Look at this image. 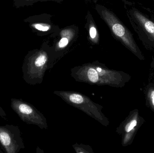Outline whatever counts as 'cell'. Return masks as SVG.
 <instances>
[{"instance_id":"6da1fadb","label":"cell","mask_w":154,"mask_h":153,"mask_svg":"<svg viewBox=\"0 0 154 153\" xmlns=\"http://www.w3.org/2000/svg\"><path fill=\"white\" fill-rule=\"evenodd\" d=\"M70 75L77 82L98 86L120 87L124 81L121 72L99 63H87L70 69Z\"/></svg>"},{"instance_id":"7a4b0ae2","label":"cell","mask_w":154,"mask_h":153,"mask_svg":"<svg viewBox=\"0 0 154 153\" xmlns=\"http://www.w3.org/2000/svg\"><path fill=\"white\" fill-rule=\"evenodd\" d=\"M52 66L46 52H29L24 57L22 66L23 80L30 85L41 84L46 72Z\"/></svg>"},{"instance_id":"3957f363","label":"cell","mask_w":154,"mask_h":153,"mask_svg":"<svg viewBox=\"0 0 154 153\" xmlns=\"http://www.w3.org/2000/svg\"><path fill=\"white\" fill-rule=\"evenodd\" d=\"M54 93L67 104L83 111L102 125L107 127L109 125V120L102 112L103 107L94 102L88 96L80 93L69 91H55Z\"/></svg>"},{"instance_id":"277c9868","label":"cell","mask_w":154,"mask_h":153,"mask_svg":"<svg viewBox=\"0 0 154 153\" xmlns=\"http://www.w3.org/2000/svg\"><path fill=\"white\" fill-rule=\"evenodd\" d=\"M128 16L140 40L146 48L154 49V19L134 7L128 11Z\"/></svg>"},{"instance_id":"5b68a950","label":"cell","mask_w":154,"mask_h":153,"mask_svg":"<svg viewBox=\"0 0 154 153\" xmlns=\"http://www.w3.org/2000/svg\"><path fill=\"white\" fill-rule=\"evenodd\" d=\"M11 107L23 122L35 125L41 129H48L46 117L32 104L21 99H11Z\"/></svg>"},{"instance_id":"8992f818","label":"cell","mask_w":154,"mask_h":153,"mask_svg":"<svg viewBox=\"0 0 154 153\" xmlns=\"http://www.w3.org/2000/svg\"><path fill=\"white\" fill-rule=\"evenodd\" d=\"M0 145L7 153H18L24 149L19 128L13 125H0Z\"/></svg>"},{"instance_id":"52a82bcc","label":"cell","mask_w":154,"mask_h":153,"mask_svg":"<svg viewBox=\"0 0 154 153\" xmlns=\"http://www.w3.org/2000/svg\"><path fill=\"white\" fill-rule=\"evenodd\" d=\"M105 14V18L106 19L115 36L136 55L139 58L142 57L141 50L131 31L112 13L109 12L107 13L106 12Z\"/></svg>"},{"instance_id":"ba28073f","label":"cell","mask_w":154,"mask_h":153,"mask_svg":"<svg viewBox=\"0 0 154 153\" xmlns=\"http://www.w3.org/2000/svg\"><path fill=\"white\" fill-rule=\"evenodd\" d=\"M73 148L75 149L76 153H93L92 148L89 146L85 145L79 144L76 143L73 146Z\"/></svg>"},{"instance_id":"9c48e42d","label":"cell","mask_w":154,"mask_h":153,"mask_svg":"<svg viewBox=\"0 0 154 153\" xmlns=\"http://www.w3.org/2000/svg\"><path fill=\"white\" fill-rule=\"evenodd\" d=\"M137 125V120H135V119L131 120L130 122L128 123L125 126V132H126V133H129Z\"/></svg>"},{"instance_id":"30bf717a","label":"cell","mask_w":154,"mask_h":153,"mask_svg":"<svg viewBox=\"0 0 154 153\" xmlns=\"http://www.w3.org/2000/svg\"><path fill=\"white\" fill-rule=\"evenodd\" d=\"M31 26L38 30L41 31H47L49 30V27L48 26H44V25L38 24V23L32 24Z\"/></svg>"},{"instance_id":"8fae6325","label":"cell","mask_w":154,"mask_h":153,"mask_svg":"<svg viewBox=\"0 0 154 153\" xmlns=\"http://www.w3.org/2000/svg\"><path fill=\"white\" fill-rule=\"evenodd\" d=\"M68 40L66 38H63L59 43V47L60 48L65 47L68 44Z\"/></svg>"},{"instance_id":"7c38bea8","label":"cell","mask_w":154,"mask_h":153,"mask_svg":"<svg viewBox=\"0 0 154 153\" xmlns=\"http://www.w3.org/2000/svg\"><path fill=\"white\" fill-rule=\"evenodd\" d=\"M96 34H97L96 29L94 27H91L90 30V35L91 37V38H94L96 37Z\"/></svg>"},{"instance_id":"4fadbf2b","label":"cell","mask_w":154,"mask_h":153,"mask_svg":"<svg viewBox=\"0 0 154 153\" xmlns=\"http://www.w3.org/2000/svg\"><path fill=\"white\" fill-rule=\"evenodd\" d=\"M6 116V114L3 109L0 106V117L2 118H4Z\"/></svg>"},{"instance_id":"5bb4252c","label":"cell","mask_w":154,"mask_h":153,"mask_svg":"<svg viewBox=\"0 0 154 153\" xmlns=\"http://www.w3.org/2000/svg\"><path fill=\"white\" fill-rule=\"evenodd\" d=\"M151 96L152 99V102L153 105L154 106V91H152L151 93Z\"/></svg>"},{"instance_id":"9a60e30c","label":"cell","mask_w":154,"mask_h":153,"mask_svg":"<svg viewBox=\"0 0 154 153\" xmlns=\"http://www.w3.org/2000/svg\"><path fill=\"white\" fill-rule=\"evenodd\" d=\"M3 153V152H2V151H1V150H0V153Z\"/></svg>"},{"instance_id":"2e32d148","label":"cell","mask_w":154,"mask_h":153,"mask_svg":"<svg viewBox=\"0 0 154 153\" xmlns=\"http://www.w3.org/2000/svg\"><path fill=\"white\" fill-rule=\"evenodd\" d=\"M152 1H154V0H152Z\"/></svg>"}]
</instances>
